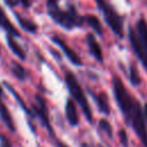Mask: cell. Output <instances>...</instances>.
I'll list each match as a JSON object with an SVG mask.
<instances>
[{"label":"cell","mask_w":147,"mask_h":147,"mask_svg":"<svg viewBox=\"0 0 147 147\" xmlns=\"http://www.w3.org/2000/svg\"><path fill=\"white\" fill-rule=\"evenodd\" d=\"M113 92L125 123L133 129L141 144L147 147V126L141 105L129 93L121 78L117 76L113 77Z\"/></svg>","instance_id":"6da1fadb"},{"label":"cell","mask_w":147,"mask_h":147,"mask_svg":"<svg viewBox=\"0 0 147 147\" xmlns=\"http://www.w3.org/2000/svg\"><path fill=\"white\" fill-rule=\"evenodd\" d=\"M46 8L48 15L53 18V21L67 30H71L75 26L82 25L84 23L83 16H79L77 14L74 6H70V9L64 11L59 7L57 0H47Z\"/></svg>","instance_id":"7a4b0ae2"},{"label":"cell","mask_w":147,"mask_h":147,"mask_svg":"<svg viewBox=\"0 0 147 147\" xmlns=\"http://www.w3.org/2000/svg\"><path fill=\"white\" fill-rule=\"evenodd\" d=\"M64 80H65V84H67V87L71 94V96L75 99V101L78 103V106L82 108L86 119L92 123L93 122V116H92V110H91V107L87 102V99L77 80V78L75 77V75L70 71H68L64 76Z\"/></svg>","instance_id":"3957f363"},{"label":"cell","mask_w":147,"mask_h":147,"mask_svg":"<svg viewBox=\"0 0 147 147\" xmlns=\"http://www.w3.org/2000/svg\"><path fill=\"white\" fill-rule=\"evenodd\" d=\"M96 6L103 14L105 21L111 31L119 38H123V17L114 9V7L107 0H95Z\"/></svg>","instance_id":"277c9868"},{"label":"cell","mask_w":147,"mask_h":147,"mask_svg":"<svg viewBox=\"0 0 147 147\" xmlns=\"http://www.w3.org/2000/svg\"><path fill=\"white\" fill-rule=\"evenodd\" d=\"M34 100L36 102L32 105V114L33 116H37L41 124L47 129V131L49 132V136H52L54 138V130L51 125V122H49V115H48V109H47V106H46V102L45 100L40 96V95H36L34 96Z\"/></svg>","instance_id":"5b68a950"},{"label":"cell","mask_w":147,"mask_h":147,"mask_svg":"<svg viewBox=\"0 0 147 147\" xmlns=\"http://www.w3.org/2000/svg\"><path fill=\"white\" fill-rule=\"evenodd\" d=\"M129 40L131 42V46H132V49L133 52L136 53V55L138 56V59L140 60V62L142 63L145 70L147 71V54L145 53L139 39H138V36L136 33V30L133 29V26H130L129 28Z\"/></svg>","instance_id":"8992f818"},{"label":"cell","mask_w":147,"mask_h":147,"mask_svg":"<svg viewBox=\"0 0 147 147\" xmlns=\"http://www.w3.org/2000/svg\"><path fill=\"white\" fill-rule=\"evenodd\" d=\"M52 40H53L56 45L60 46V48L63 51V53L65 54V56L69 59V61H70L71 63H74L75 65H82L83 62H82L80 57H79V56H78V55H77V54H76V53H75V52H74V51H72V49H71V48H70V47L62 40V39H60L59 37H53Z\"/></svg>","instance_id":"52a82bcc"},{"label":"cell","mask_w":147,"mask_h":147,"mask_svg":"<svg viewBox=\"0 0 147 147\" xmlns=\"http://www.w3.org/2000/svg\"><path fill=\"white\" fill-rule=\"evenodd\" d=\"M86 42H87V47H88V51L90 53L93 55V57L95 60H98L99 62H103V55H102V51H101V47L99 45V42L96 41L95 37L92 34V33H88L86 36Z\"/></svg>","instance_id":"ba28073f"},{"label":"cell","mask_w":147,"mask_h":147,"mask_svg":"<svg viewBox=\"0 0 147 147\" xmlns=\"http://www.w3.org/2000/svg\"><path fill=\"white\" fill-rule=\"evenodd\" d=\"M136 33L138 36V39L147 54V22L144 17H140L136 24Z\"/></svg>","instance_id":"9c48e42d"},{"label":"cell","mask_w":147,"mask_h":147,"mask_svg":"<svg viewBox=\"0 0 147 147\" xmlns=\"http://www.w3.org/2000/svg\"><path fill=\"white\" fill-rule=\"evenodd\" d=\"M65 118L68 123L71 126H76L79 122L78 114H77V108L75 105V101L72 99H68L65 103Z\"/></svg>","instance_id":"30bf717a"},{"label":"cell","mask_w":147,"mask_h":147,"mask_svg":"<svg viewBox=\"0 0 147 147\" xmlns=\"http://www.w3.org/2000/svg\"><path fill=\"white\" fill-rule=\"evenodd\" d=\"M93 98H94V100L96 102L99 111L105 114V115H109L110 114V107H109L107 94L101 92V93H98V94H93Z\"/></svg>","instance_id":"8fae6325"},{"label":"cell","mask_w":147,"mask_h":147,"mask_svg":"<svg viewBox=\"0 0 147 147\" xmlns=\"http://www.w3.org/2000/svg\"><path fill=\"white\" fill-rule=\"evenodd\" d=\"M0 118L2 119V122L6 124V126L11 131L14 132L16 129H15V124H14V121L11 118V115L8 110V108L6 107V105L2 102L1 100V96H0Z\"/></svg>","instance_id":"7c38bea8"},{"label":"cell","mask_w":147,"mask_h":147,"mask_svg":"<svg viewBox=\"0 0 147 147\" xmlns=\"http://www.w3.org/2000/svg\"><path fill=\"white\" fill-rule=\"evenodd\" d=\"M7 44H8V47L10 48V51L14 53V55H16L21 60H25V52H24V49L17 44V41L14 38V36L10 34V33H7Z\"/></svg>","instance_id":"4fadbf2b"},{"label":"cell","mask_w":147,"mask_h":147,"mask_svg":"<svg viewBox=\"0 0 147 147\" xmlns=\"http://www.w3.org/2000/svg\"><path fill=\"white\" fill-rule=\"evenodd\" d=\"M0 26L2 29H5L7 31V33H10L15 37H18L20 36V32L16 30V28L11 24V22L8 20L7 15L5 14V11L2 10V8L0 7Z\"/></svg>","instance_id":"5bb4252c"},{"label":"cell","mask_w":147,"mask_h":147,"mask_svg":"<svg viewBox=\"0 0 147 147\" xmlns=\"http://www.w3.org/2000/svg\"><path fill=\"white\" fill-rule=\"evenodd\" d=\"M83 20L86 24H88L96 32V34H99V36L102 34V26H101L98 17H95L93 15H85V16H83Z\"/></svg>","instance_id":"9a60e30c"},{"label":"cell","mask_w":147,"mask_h":147,"mask_svg":"<svg viewBox=\"0 0 147 147\" xmlns=\"http://www.w3.org/2000/svg\"><path fill=\"white\" fill-rule=\"evenodd\" d=\"M15 16H16L17 22L20 23V25H21L25 31H28V32H30V33H34V32H37V25H36L32 21L25 20V18L21 17L18 14H15Z\"/></svg>","instance_id":"2e32d148"},{"label":"cell","mask_w":147,"mask_h":147,"mask_svg":"<svg viewBox=\"0 0 147 147\" xmlns=\"http://www.w3.org/2000/svg\"><path fill=\"white\" fill-rule=\"evenodd\" d=\"M3 84H5V86H6L7 88H8V91H9V92H10V93H11V94H13V95L15 96V99H16V100H17V102H18V105H20V106H21V107H22V108L24 109V111H25V113H26L28 115H30V116H33L32 111H30V110H29V108H28V107L25 106L24 101H22V99H21V98H20V95L17 94V92H16V91H15V90H14V88H13V87H11V86H10V85L8 84V83H7V82H5Z\"/></svg>","instance_id":"e0dca14e"},{"label":"cell","mask_w":147,"mask_h":147,"mask_svg":"<svg viewBox=\"0 0 147 147\" xmlns=\"http://www.w3.org/2000/svg\"><path fill=\"white\" fill-rule=\"evenodd\" d=\"M10 69H11L13 75H14L17 79H20V80H24V79H25V70H24V68H23L21 64L16 63V62H13Z\"/></svg>","instance_id":"ac0fdd59"},{"label":"cell","mask_w":147,"mask_h":147,"mask_svg":"<svg viewBox=\"0 0 147 147\" xmlns=\"http://www.w3.org/2000/svg\"><path fill=\"white\" fill-rule=\"evenodd\" d=\"M99 129H100L102 132H105L110 139H113V127H111L110 123H109L107 119L102 118V119L99 121Z\"/></svg>","instance_id":"d6986e66"},{"label":"cell","mask_w":147,"mask_h":147,"mask_svg":"<svg viewBox=\"0 0 147 147\" xmlns=\"http://www.w3.org/2000/svg\"><path fill=\"white\" fill-rule=\"evenodd\" d=\"M130 80L133 85H139L140 84V77L138 75V71H137V68L134 64H132L130 67Z\"/></svg>","instance_id":"ffe728a7"},{"label":"cell","mask_w":147,"mask_h":147,"mask_svg":"<svg viewBox=\"0 0 147 147\" xmlns=\"http://www.w3.org/2000/svg\"><path fill=\"white\" fill-rule=\"evenodd\" d=\"M119 138H121V142L124 147H127V136L126 132L124 130H119Z\"/></svg>","instance_id":"44dd1931"},{"label":"cell","mask_w":147,"mask_h":147,"mask_svg":"<svg viewBox=\"0 0 147 147\" xmlns=\"http://www.w3.org/2000/svg\"><path fill=\"white\" fill-rule=\"evenodd\" d=\"M0 147H11V145L7 140V138L3 137V136H1V134H0Z\"/></svg>","instance_id":"7402d4cb"},{"label":"cell","mask_w":147,"mask_h":147,"mask_svg":"<svg viewBox=\"0 0 147 147\" xmlns=\"http://www.w3.org/2000/svg\"><path fill=\"white\" fill-rule=\"evenodd\" d=\"M18 1H20V0H5V2H6L9 7H14V6H16V5L18 3Z\"/></svg>","instance_id":"603a6c76"},{"label":"cell","mask_w":147,"mask_h":147,"mask_svg":"<svg viewBox=\"0 0 147 147\" xmlns=\"http://www.w3.org/2000/svg\"><path fill=\"white\" fill-rule=\"evenodd\" d=\"M21 2H22L25 7H29V6H30V0H21Z\"/></svg>","instance_id":"cb8c5ba5"},{"label":"cell","mask_w":147,"mask_h":147,"mask_svg":"<svg viewBox=\"0 0 147 147\" xmlns=\"http://www.w3.org/2000/svg\"><path fill=\"white\" fill-rule=\"evenodd\" d=\"M144 113H145V118H146V121H147V103H146L145 107H144Z\"/></svg>","instance_id":"d4e9b609"},{"label":"cell","mask_w":147,"mask_h":147,"mask_svg":"<svg viewBox=\"0 0 147 147\" xmlns=\"http://www.w3.org/2000/svg\"><path fill=\"white\" fill-rule=\"evenodd\" d=\"M57 147H68L67 145H64L63 142H61V141H57Z\"/></svg>","instance_id":"484cf974"},{"label":"cell","mask_w":147,"mask_h":147,"mask_svg":"<svg viewBox=\"0 0 147 147\" xmlns=\"http://www.w3.org/2000/svg\"><path fill=\"white\" fill-rule=\"evenodd\" d=\"M80 147H90V145L87 142H82L80 144Z\"/></svg>","instance_id":"4316f807"},{"label":"cell","mask_w":147,"mask_h":147,"mask_svg":"<svg viewBox=\"0 0 147 147\" xmlns=\"http://www.w3.org/2000/svg\"><path fill=\"white\" fill-rule=\"evenodd\" d=\"M2 95H3V91H2V88L0 86V96H2Z\"/></svg>","instance_id":"83f0119b"},{"label":"cell","mask_w":147,"mask_h":147,"mask_svg":"<svg viewBox=\"0 0 147 147\" xmlns=\"http://www.w3.org/2000/svg\"><path fill=\"white\" fill-rule=\"evenodd\" d=\"M96 147H102V146L101 145H96Z\"/></svg>","instance_id":"f1b7e54d"}]
</instances>
